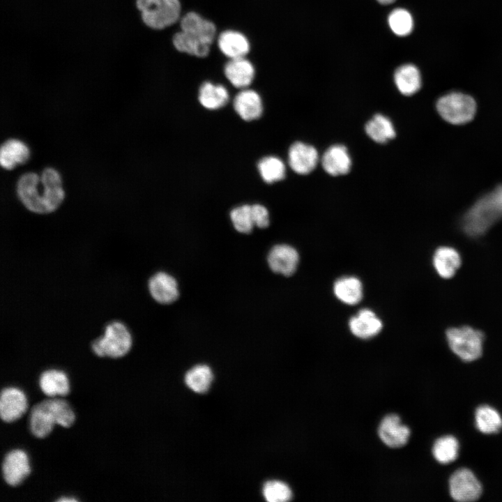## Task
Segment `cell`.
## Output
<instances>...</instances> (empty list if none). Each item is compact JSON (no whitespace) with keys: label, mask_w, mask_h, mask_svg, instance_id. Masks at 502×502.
<instances>
[{"label":"cell","mask_w":502,"mask_h":502,"mask_svg":"<svg viewBox=\"0 0 502 502\" xmlns=\"http://www.w3.org/2000/svg\"><path fill=\"white\" fill-rule=\"evenodd\" d=\"M135 6L143 23L155 30L174 24L181 13L179 0H135Z\"/></svg>","instance_id":"cell-4"},{"label":"cell","mask_w":502,"mask_h":502,"mask_svg":"<svg viewBox=\"0 0 502 502\" xmlns=\"http://www.w3.org/2000/svg\"><path fill=\"white\" fill-rule=\"evenodd\" d=\"M225 75L236 88H245L252 82L254 68L244 57L231 59L225 66Z\"/></svg>","instance_id":"cell-20"},{"label":"cell","mask_w":502,"mask_h":502,"mask_svg":"<svg viewBox=\"0 0 502 502\" xmlns=\"http://www.w3.org/2000/svg\"><path fill=\"white\" fill-rule=\"evenodd\" d=\"M234 108L245 121L259 118L263 107L259 95L254 91L247 89L239 92L234 100Z\"/></svg>","instance_id":"cell-18"},{"label":"cell","mask_w":502,"mask_h":502,"mask_svg":"<svg viewBox=\"0 0 502 502\" xmlns=\"http://www.w3.org/2000/svg\"><path fill=\"white\" fill-rule=\"evenodd\" d=\"M459 443L452 435H445L435 440L432 448L434 458L441 464H448L457 459Z\"/></svg>","instance_id":"cell-28"},{"label":"cell","mask_w":502,"mask_h":502,"mask_svg":"<svg viewBox=\"0 0 502 502\" xmlns=\"http://www.w3.org/2000/svg\"><path fill=\"white\" fill-rule=\"evenodd\" d=\"M436 109L446 121L460 125L473 119L476 112V103L474 99L467 94L451 92L437 100Z\"/></svg>","instance_id":"cell-7"},{"label":"cell","mask_w":502,"mask_h":502,"mask_svg":"<svg viewBox=\"0 0 502 502\" xmlns=\"http://www.w3.org/2000/svg\"><path fill=\"white\" fill-rule=\"evenodd\" d=\"M351 333L361 339L376 335L382 328V323L376 314L368 309L361 310L351 318L349 323Z\"/></svg>","instance_id":"cell-17"},{"label":"cell","mask_w":502,"mask_h":502,"mask_svg":"<svg viewBox=\"0 0 502 502\" xmlns=\"http://www.w3.org/2000/svg\"><path fill=\"white\" fill-rule=\"evenodd\" d=\"M39 384L42 391L50 397L66 395L70 391L68 376L61 370L51 369L43 372Z\"/></svg>","instance_id":"cell-23"},{"label":"cell","mask_w":502,"mask_h":502,"mask_svg":"<svg viewBox=\"0 0 502 502\" xmlns=\"http://www.w3.org/2000/svg\"><path fill=\"white\" fill-rule=\"evenodd\" d=\"M388 23L391 31L398 36L409 35L413 28L412 15L407 10L402 8L391 11L388 17Z\"/></svg>","instance_id":"cell-32"},{"label":"cell","mask_w":502,"mask_h":502,"mask_svg":"<svg viewBox=\"0 0 502 502\" xmlns=\"http://www.w3.org/2000/svg\"><path fill=\"white\" fill-rule=\"evenodd\" d=\"M181 31L175 33L173 44L179 52L205 57L215 36V24L199 14L190 12L181 20Z\"/></svg>","instance_id":"cell-2"},{"label":"cell","mask_w":502,"mask_h":502,"mask_svg":"<svg viewBox=\"0 0 502 502\" xmlns=\"http://www.w3.org/2000/svg\"><path fill=\"white\" fill-rule=\"evenodd\" d=\"M366 134L377 143H386L395 136L394 126L386 116L378 114L365 125Z\"/></svg>","instance_id":"cell-29"},{"label":"cell","mask_w":502,"mask_h":502,"mask_svg":"<svg viewBox=\"0 0 502 502\" xmlns=\"http://www.w3.org/2000/svg\"><path fill=\"white\" fill-rule=\"evenodd\" d=\"M381 4H390L394 2L395 0H377Z\"/></svg>","instance_id":"cell-38"},{"label":"cell","mask_w":502,"mask_h":502,"mask_svg":"<svg viewBox=\"0 0 502 502\" xmlns=\"http://www.w3.org/2000/svg\"><path fill=\"white\" fill-rule=\"evenodd\" d=\"M433 264L437 273L441 277L450 278L460 266V255L455 249L451 247H440L435 251Z\"/></svg>","instance_id":"cell-22"},{"label":"cell","mask_w":502,"mask_h":502,"mask_svg":"<svg viewBox=\"0 0 502 502\" xmlns=\"http://www.w3.org/2000/svg\"><path fill=\"white\" fill-rule=\"evenodd\" d=\"M198 98L199 102L206 109H217L227 103L229 93L224 86L205 82L200 86Z\"/></svg>","instance_id":"cell-26"},{"label":"cell","mask_w":502,"mask_h":502,"mask_svg":"<svg viewBox=\"0 0 502 502\" xmlns=\"http://www.w3.org/2000/svg\"><path fill=\"white\" fill-rule=\"evenodd\" d=\"M18 198L30 211L48 213L62 203L64 191L61 178L54 169H45L40 176L33 172L22 175L17 183Z\"/></svg>","instance_id":"cell-1"},{"label":"cell","mask_w":502,"mask_h":502,"mask_svg":"<svg viewBox=\"0 0 502 502\" xmlns=\"http://www.w3.org/2000/svg\"><path fill=\"white\" fill-rule=\"evenodd\" d=\"M448 489L451 498L457 502L476 501L483 491L480 480L467 468H460L451 474L448 480Z\"/></svg>","instance_id":"cell-8"},{"label":"cell","mask_w":502,"mask_h":502,"mask_svg":"<svg viewBox=\"0 0 502 502\" xmlns=\"http://www.w3.org/2000/svg\"><path fill=\"white\" fill-rule=\"evenodd\" d=\"M27 400L19 388L8 387L2 390L0 398V415L7 423L20 418L26 411Z\"/></svg>","instance_id":"cell-11"},{"label":"cell","mask_w":502,"mask_h":502,"mask_svg":"<svg viewBox=\"0 0 502 502\" xmlns=\"http://www.w3.org/2000/svg\"><path fill=\"white\" fill-rule=\"evenodd\" d=\"M230 218L235 229L244 234L250 233L254 227L251 206L243 205L231 210Z\"/></svg>","instance_id":"cell-34"},{"label":"cell","mask_w":502,"mask_h":502,"mask_svg":"<svg viewBox=\"0 0 502 502\" xmlns=\"http://www.w3.org/2000/svg\"><path fill=\"white\" fill-rule=\"evenodd\" d=\"M148 287L153 298L160 303H172L178 297L176 280L166 273L153 275L149 280Z\"/></svg>","instance_id":"cell-14"},{"label":"cell","mask_w":502,"mask_h":502,"mask_svg":"<svg viewBox=\"0 0 502 502\" xmlns=\"http://www.w3.org/2000/svg\"><path fill=\"white\" fill-rule=\"evenodd\" d=\"M29 458L22 450L10 451L4 457L2 473L4 480L11 486L20 485L30 473Z\"/></svg>","instance_id":"cell-10"},{"label":"cell","mask_w":502,"mask_h":502,"mask_svg":"<svg viewBox=\"0 0 502 502\" xmlns=\"http://www.w3.org/2000/svg\"><path fill=\"white\" fill-rule=\"evenodd\" d=\"M334 293L342 302L348 305H355L362 299V284L354 277H341L334 284Z\"/></svg>","instance_id":"cell-27"},{"label":"cell","mask_w":502,"mask_h":502,"mask_svg":"<svg viewBox=\"0 0 502 502\" xmlns=\"http://www.w3.org/2000/svg\"><path fill=\"white\" fill-rule=\"evenodd\" d=\"M378 433L381 440L388 447L397 448L405 446L410 437L411 431L404 425L400 416L389 414L380 423Z\"/></svg>","instance_id":"cell-9"},{"label":"cell","mask_w":502,"mask_h":502,"mask_svg":"<svg viewBox=\"0 0 502 502\" xmlns=\"http://www.w3.org/2000/svg\"><path fill=\"white\" fill-rule=\"evenodd\" d=\"M56 424L50 400L35 404L30 412L29 425L31 433L38 438L47 436Z\"/></svg>","instance_id":"cell-15"},{"label":"cell","mask_w":502,"mask_h":502,"mask_svg":"<svg viewBox=\"0 0 502 502\" xmlns=\"http://www.w3.org/2000/svg\"><path fill=\"white\" fill-rule=\"evenodd\" d=\"M132 344V336L127 326L114 321L105 326L102 336L92 342L91 348L100 357L117 358L127 354Z\"/></svg>","instance_id":"cell-5"},{"label":"cell","mask_w":502,"mask_h":502,"mask_svg":"<svg viewBox=\"0 0 502 502\" xmlns=\"http://www.w3.org/2000/svg\"><path fill=\"white\" fill-rule=\"evenodd\" d=\"M394 81L399 91L405 96L416 93L421 86L420 71L413 64H404L397 68Z\"/></svg>","instance_id":"cell-24"},{"label":"cell","mask_w":502,"mask_h":502,"mask_svg":"<svg viewBox=\"0 0 502 502\" xmlns=\"http://www.w3.org/2000/svg\"><path fill=\"white\" fill-rule=\"evenodd\" d=\"M213 381V374L209 367L199 365L192 367L185 374L187 386L198 393L206 392Z\"/></svg>","instance_id":"cell-30"},{"label":"cell","mask_w":502,"mask_h":502,"mask_svg":"<svg viewBox=\"0 0 502 502\" xmlns=\"http://www.w3.org/2000/svg\"><path fill=\"white\" fill-rule=\"evenodd\" d=\"M51 408L55 417L56 423L68 427L75 421V413L67 402L61 399L50 400Z\"/></svg>","instance_id":"cell-35"},{"label":"cell","mask_w":502,"mask_h":502,"mask_svg":"<svg viewBox=\"0 0 502 502\" xmlns=\"http://www.w3.org/2000/svg\"><path fill=\"white\" fill-rule=\"evenodd\" d=\"M253 223L259 228L264 229L269 225L268 211L266 207L260 204L251 206Z\"/></svg>","instance_id":"cell-36"},{"label":"cell","mask_w":502,"mask_h":502,"mask_svg":"<svg viewBox=\"0 0 502 502\" xmlns=\"http://www.w3.org/2000/svg\"><path fill=\"white\" fill-rule=\"evenodd\" d=\"M502 218V185L484 195L465 214L463 228L472 236L484 234Z\"/></svg>","instance_id":"cell-3"},{"label":"cell","mask_w":502,"mask_h":502,"mask_svg":"<svg viewBox=\"0 0 502 502\" xmlns=\"http://www.w3.org/2000/svg\"><path fill=\"white\" fill-rule=\"evenodd\" d=\"M257 167L261 178L268 183L279 181L285 176L284 164L275 156L263 158L259 161Z\"/></svg>","instance_id":"cell-31"},{"label":"cell","mask_w":502,"mask_h":502,"mask_svg":"<svg viewBox=\"0 0 502 502\" xmlns=\"http://www.w3.org/2000/svg\"><path fill=\"white\" fill-rule=\"evenodd\" d=\"M58 501H61V502H63V501H77V499H73V498H66V497H65V498H61V499H59L58 500Z\"/></svg>","instance_id":"cell-37"},{"label":"cell","mask_w":502,"mask_h":502,"mask_svg":"<svg viewBox=\"0 0 502 502\" xmlns=\"http://www.w3.org/2000/svg\"><path fill=\"white\" fill-rule=\"evenodd\" d=\"M30 151L27 146L16 139L6 140L1 146L0 163L3 168L10 170L26 162Z\"/></svg>","instance_id":"cell-19"},{"label":"cell","mask_w":502,"mask_h":502,"mask_svg":"<svg viewBox=\"0 0 502 502\" xmlns=\"http://www.w3.org/2000/svg\"><path fill=\"white\" fill-rule=\"evenodd\" d=\"M298 261L299 255L296 250L285 244L275 245L268 255L271 269L285 276H290L296 271Z\"/></svg>","instance_id":"cell-12"},{"label":"cell","mask_w":502,"mask_h":502,"mask_svg":"<svg viewBox=\"0 0 502 502\" xmlns=\"http://www.w3.org/2000/svg\"><path fill=\"white\" fill-rule=\"evenodd\" d=\"M218 47L230 59L244 57L250 50V43L246 37L240 32L231 30L220 33Z\"/></svg>","instance_id":"cell-21"},{"label":"cell","mask_w":502,"mask_h":502,"mask_svg":"<svg viewBox=\"0 0 502 502\" xmlns=\"http://www.w3.org/2000/svg\"><path fill=\"white\" fill-rule=\"evenodd\" d=\"M451 351L464 362H472L482 354L484 334L469 326L451 328L446 331Z\"/></svg>","instance_id":"cell-6"},{"label":"cell","mask_w":502,"mask_h":502,"mask_svg":"<svg viewBox=\"0 0 502 502\" xmlns=\"http://www.w3.org/2000/svg\"><path fill=\"white\" fill-rule=\"evenodd\" d=\"M318 153L311 145L296 142L289 148L288 161L290 167L297 174H307L317 166Z\"/></svg>","instance_id":"cell-13"},{"label":"cell","mask_w":502,"mask_h":502,"mask_svg":"<svg viewBox=\"0 0 502 502\" xmlns=\"http://www.w3.org/2000/svg\"><path fill=\"white\" fill-rule=\"evenodd\" d=\"M263 494L269 502H284L292 498L290 487L284 482L277 480L266 482L263 488Z\"/></svg>","instance_id":"cell-33"},{"label":"cell","mask_w":502,"mask_h":502,"mask_svg":"<svg viewBox=\"0 0 502 502\" xmlns=\"http://www.w3.org/2000/svg\"><path fill=\"white\" fill-rule=\"evenodd\" d=\"M475 424L482 434H498L502 430V416L495 408L487 404L480 405L475 411Z\"/></svg>","instance_id":"cell-25"},{"label":"cell","mask_w":502,"mask_h":502,"mask_svg":"<svg viewBox=\"0 0 502 502\" xmlns=\"http://www.w3.org/2000/svg\"><path fill=\"white\" fill-rule=\"evenodd\" d=\"M321 165L328 174L336 176L347 174L351 160L347 148L340 144L330 146L324 153Z\"/></svg>","instance_id":"cell-16"}]
</instances>
